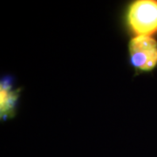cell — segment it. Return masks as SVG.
Masks as SVG:
<instances>
[{
    "mask_svg": "<svg viewBox=\"0 0 157 157\" xmlns=\"http://www.w3.org/2000/svg\"><path fill=\"white\" fill-rule=\"evenodd\" d=\"M127 19L130 29L137 36L157 33V1L137 0L129 6Z\"/></svg>",
    "mask_w": 157,
    "mask_h": 157,
    "instance_id": "cell-1",
    "label": "cell"
},
{
    "mask_svg": "<svg viewBox=\"0 0 157 157\" xmlns=\"http://www.w3.org/2000/svg\"><path fill=\"white\" fill-rule=\"evenodd\" d=\"M131 64L140 71H151L157 65V42L149 36H136L129 42Z\"/></svg>",
    "mask_w": 157,
    "mask_h": 157,
    "instance_id": "cell-2",
    "label": "cell"
},
{
    "mask_svg": "<svg viewBox=\"0 0 157 157\" xmlns=\"http://www.w3.org/2000/svg\"><path fill=\"white\" fill-rule=\"evenodd\" d=\"M18 91L13 89L10 77H6L0 84V115L2 120L12 117L17 107Z\"/></svg>",
    "mask_w": 157,
    "mask_h": 157,
    "instance_id": "cell-3",
    "label": "cell"
}]
</instances>
